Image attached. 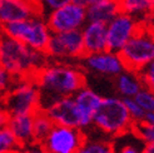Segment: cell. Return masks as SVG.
Listing matches in <instances>:
<instances>
[{"instance_id":"cell-1","label":"cell","mask_w":154,"mask_h":153,"mask_svg":"<svg viewBox=\"0 0 154 153\" xmlns=\"http://www.w3.org/2000/svg\"><path fill=\"white\" fill-rule=\"evenodd\" d=\"M42 94V109L58 98L73 97L87 86V73L73 62L48 60L33 76Z\"/></svg>"},{"instance_id":"cell-2","label":"cell","mask_w":154,"mask_h":153,"mask_svg":"<svg viewBox=\"0 0 154 153\" xmlns=\"http://www.w3.org/2000/svg\"><path fill=\"white\" fill-rule=\"evenodd\" d=\"M44 52H38L0 32V67L18 78L32 76L48 62Z\"/></svg>"},{"instance_id":"cell-3","label":"cell","mask_w":154,"mask_h":153,"mask_svg":"<svg viewBox=\"0 0 154 153\" xmlns=\"http://www.w3.org/2000/svg\"><path fill=\"white\" fill-rule=\"evenodd\" d=\"M133 126L134 123L129 116L123 98L110 95L102 99V103L93 118L94 128L110 138H114L133 129Z\"/></svg>"},{"instance_id":"cell-4","label":"cell","mask_w":154,"mask_h":153,"mask_svg":"<svg viewBox=\"0 0 154 153\" xmlns=\"http://www.w3.org/2000/svg\"><path fill=\"white\" fill-rule=\"evenodd\" d=\"M119 55L125 69L140 73L154 60V27L142 23L139 30L119 52Z\"/></svg>"},{"instance_id":"cell-5","label":"cell","mask_w":154,"mask_h":153,"mask_svg":"<svg viewBox=\"0 0 154 153\" xmlns=\"http://www.w3.org/2000/svg\"><path fill=\"white\" fill-rule=\"evenodd\" d=\"M0 32L38 52H45L53 34L43 14L4 25Z\"/></svg>"},{"instance_id":"cell-6","label":"cell","mask_w":154,"mask_h":153,"mask_svg":"<svg viewBox=\"0 0 154 153\" xmlns=\"http://www.w3.org/2000/svg\"><path fill=\"white\" fill-rule=\"evenodd\" d=\"M9 116L34 114L42 109V94L33 78H21L9 93L0 99Z\"/></svg>"},{"instance_id":"cell-7","label":"cell","mask_w":154,"mask_h":153,"mask_svg":"<svg viewBox=\"0 0 154 153\" xmlns=\"http://www.w3.org/2000/svg\"><path fill=\"white\" fill-rule=\"evenodd\" d=\"M49 60L76 62L85 55L80 30L66 33H53L45 49Z\"/></svg>"},{"instance_id":"cell-8","label":"cell","mask_w":154,"mask_h":153,"mask_svg":"<svg viewBox=\"0 0 154 153\" xmlns=\"http://www.w3.org/2000/svg\"><path fill=\"white\" fill-rule=\"evenodd\" d=\"M51 33H66L82 30L87 24V8L72 2L44 15Z\"/></svg>"},{"instance_id":"cell-9","label":"cell","mask_w":154,"mask_h":153,"mask_svg":"<svg viewBox=\"0 0 154 153\" xmlns=\"http://www.w3.org/2000/svg\"><path fill=\"white\" fill-rule=\"evenodd\" d=\"M87 138V133L79 128L54 124L42 147L48 153H76Z\"/></svg>"},{"instance_id":"cell-10","label":"cell","mask_w":154,"mask_h":153,"mask_svg":"<svg viewBox=\"0 0 154 153\" xmlns=\"http://www.w3.org/2000/svg\"><path fill=\"white\" fill-rule=\"evenodd\" d=\"M80 67L84 72L91 73L104 78H115L123 70H125L124 63L119 55V53L112 50H103L94 54H85L80 60Z\"/></svg>"},{"instance_id":"cell-11","label":"cell","mask_w":154,"mask_h":153,"mask_svg":"<svg viewBox=\"0 0 154 153\" xmlns=\"http://www.w3.org/2000/svg\"><path fill=\"white\" fill-rule=\"evenodd\" d=\"M140 25L139 20L120 11L106 24L108 50L119 53L139 30Z\"/></svg>"},{"instance_id":"cell-12","label":"cell","mask_w":154,"mask_h":153,"mask_svg":"<svg viewBox=\"0 0 154 153\" xmlns=\"http://www.w3.org/2000/svg\"><path fill=\"white\" fill-rule=\"evenodd\" d=\"M54 124L80 129V113L73 97L58 98L43 108Z\"/></svg>"},{"instance_id":"cell-13","label":"cell","mask_w":154,"mask_h":153,"mask_svg":"<svg viewBox=\"0 0 154 153\" xmlns=\"http://www.w3.org/2000/svg\"><path fill=\"white\" fill-rule=\"evenodd\" d=\"M42 14L35 0H0V28Z\"/></svg>"},{"instance_id":"cell-14","label":"cell","mask_w":154,"mask_h":153,"mask_svg":"<svg viewBox=\"0 0 154 153\" xmlns=\"http://www.w3.org/2000/svg\"><path fill=\"white\" fill-rule=\"evenodd\" d=\"M73 98L80 113V118H82L80 129L87 133L88 129L93 127L94 114L99 108V105H100L103 97L93 88L85 86L80 90L76 92L73 95Z\"/></svg>"},{"instance_id":"cell-15","label":"cell","mask_w":154,"mask_h":153,"mask_svg":"<svg viewBox=\"0 0 154 153\" xmlns=\"http://www.w3.org/2000/svg\"><path fill=\"white\" fill-rule=\"evenodd\" d=\"M85 54H94L108 49L106 24L97 21H87L80 30Z\"/></svg>"},{"instance_id":"cell-16","label":"cell","mask_w":154,"mask_h":153,"mask_svg":"<svg viewBox=\"0 0 154 153\" xmlns=\"http://www.w3.org/2000/svg\"><path fill=\"white\" fill-rule=\"evenodd\" d=\"M6 127L17 139L19 147L28 148L34 141V114H17L9 116Z\"/></svg>"},{"instance_id":"cell-17","label":"cell","mask_w":154,"mask_h":153,"mask_svg":"<svg viewBox=\"0 0 154 153\" xmlns=\"http://www.w3.org/2000/svg\"><path fill=\"white\" fill-rule=\"evenodd\" d=\"M143 87L144 84L139 73H135L128 69L123 70L119 75L114 78V88L117 90L118 97L123 99L134 98Z\"/></svg>"},{"instance_id":"cell-18","label":"cell","mask_w":154,"mask_h":153,"mask_svg":"<svg viewBox=\"0 0 154 153\" xmlns=\"http://www.w3.org/2000/svg\"><path fill=\"white\" fill-rule=\"evenodd\" d=\"M119 13L120 8L118 0H103L100 3L87 8L88 21H97L103 24H108Z\"/></svg>"},{"instance_id":"cell-19","label":"cell","mask_w":154,"mask_h":153,"mask_svg":"<svg viewBox=\"0 0 154 153\" xmlns=\"http://www.w3.org/2000/svg\"><path fill=\"white\" fill-rule=\"evenodd\" d=\"M114 153H142L145 143L134 129L122 133L110 141Z\"/></svg>"},{"instance_id":"cell-20","label":"cell","mask_w":154,"mask_h":153,"mask_svg":"<svg viewBox=\"0 0 154 153\" xmlns=\"http://www.w3.org/2000/svg\"><path fill=\"white\" fill-rule=\"evenodd\" d=\"M120 11L128 14L140 23H147L152 17L150 0H118Z\"/></svg>"},{"instance_id":"cell-21","label":"cell","mask_w":154,"mask_h":153,"mask_svg":"<svg viewBox=\"0 0 154 153\" xmlns=\"http://www.w3.org/2000/svg\"><path fill=\"white\" fill-rule=\"evenodd\" d=\"M53 127H54L53 120L49 118V116L44 109H39L36 113H34V141L35 143L42 144Z\"/></svg>"},{"instance_id":"cell-22","label":"cell","mask_w":154,"mask_h":153,"mask_svg":"<svg viewBox=\"0 0 154 153\" xmlns=\"http://www.w3.org/2000/svg\"><path fill=\"white\" fill-rule=\"evenodd\" d=\"M76 153H114L112 142L108 139H88Z\"/></svg>"},{"instance_id":"cell-23","label":"cell","mask_w":154,"mask_h":153,"mask_svg":"<svg viewBox=\"0 0 154 153\" xmlns=\"http://www.w3.org/2000/svg\"><path fill=\"white\" fill-rule=\"evenodd\" d=\"M134 99L145 113L154 112V89L144 86L139 90V93L134 97Z\"/></svg>"},{"instance_id":"cell-24","label":"cell","mask_w":154,"mask_h":153,"mask_svg":"<svg viewBox=\"0 0 154 153\" xmlns=\"http://www.w3.org/2000/svg\"><path fill=\"white\" fill-rule=\"evenodd\" d=\"M20 79L21 78H18V76H15L10 72L0 67V98H3L5 94L9 93L19 83Z\"/></svg>"},{"instance_id":"cell-25","label":"cell","mask_w":154,"mask_h":153,"mask_svg":"<svg viewBox=\"0 0 154 153\" xmlns=\"http://www.w3.org/2000/svg\"><path fill=\"white\" fill-rule=\"evenodd\" d=\"M15 148H19V144L10 129L6 126L0 127V153H6Z\"/></svg>"},{"instance_id":"cell-26","label":"cell","mask_w":154,"mask_h":153,"mask_svg":"<svg viewBox=\"0 0 154 153\" xmlns=\"http://www.w3.org/2000/svg\"><path fill=\"white\" fill-rule=\"evenodd\" d=\"M123 101H124V104L127 107L128 113H129L130 118H132L133 123L137 124V123L143 122V119L145 117V112L140 108V105L135 102V99L134 98H125V99H123Z\"/></svg>"},{"instance_id":"cell-27","label":"cell","mask_w":154,"mask_h":153,"mask_svg":"<svg viewBox=\"0 0 154 153\" xmlns=\"http://www.w3.org/2000/svg\"><path fill=\"white\" fill-rule=\"evenodd\" d=\"M133 129L144 141L145 144H153L154 146V126L153 124H147L144 122H140V123L134 124Z\"/></svg>"},{"instance_id":"cell-28","label":"cell","mask_w":154,"mask_h":153,"mask_svg":"<svg viewBox=\"0 0 154 153\" xmlns=\"http://www.w3.org/2000/svg\"><path fill=\"white\" fill-rule=\"evenodd\" d=\"M72 2H74V0H38L36 3L39 5L40 13L43 15H45V14H48V13L55 10L65 4L72 3Z\"/></svg>"},{"instance_id":"cell-29","label":"cell","mask_w":154,"mask_h":153,"mask_svg":"<svg viewBox=\"0 0 154 153\" xmlns=\"http://www.w3.org/2000/svg\"><path fill=\"white\" fill-rule=\"evenodd\" d=\"M139 75H140L143 84L145 87L154 89V60L144 68V69L139 73Z\"/></svg>"},{"instance_id":"cell-30","label":"cell","mask_w":154,"mask_h":153,"mask_svg":"<svg viewBox=\"0 0 154 153\" xmlns=\"http://www.w3.org/2000/svg\"><path fill=\"white\" fill-rule=\"evenodd\" d=\"M8 119H9V114H8V112L3 108V105L0 104V127L6 126Z\"/></svg>"},{"instance_id":"cell-31","label":"cell","mask_w":154,"mask_h":153,"mask_svg":"<svg viewBox=\"0 0 154 153\" xmlns=\"http://www.w3.org/2000/svg\"><path fill=\"white\" fill-rule=\"evenodd\" d=\"M26 149H28L29 153H48V152L44 151L42 144H39V143H33L32 146H29Z\"/></svg>"},{"instance_id":"cell-32","label":"cell","mask_w":154,"mask_h":153,"mask_svg":"<svg viewBox=\"0 0 154 153\" xmlns=\"http://www.w3.org/2000/svg\"><path fill=\"white\" fill-rule=\"evenodd\" d=\"M74 2L78 3V4H80V5L84 6V8H89V6L94 5V4H98V3L103 2V0H74Z\"/></svg>"},{"instance_id":"cell-33","label":"cell","mask_w":154,"mask_h":153,"mask_svg":"<svg viewBox=\"0 0 154 153\" xmlns=\"http://www.w3.org/2000/svg\"><path fill=\"white\" fill-rule=\"evenodd\" d=\"M143 122L144 123H147V124H153L154 126V112L145 113V117H144Z\"/></svg>"},{"instance_id":"cell-34","label":"cell","mask_w":154,"mask_h":153,"mask_svg":"<svg viewBox=\"0 0 154 153\" xmlns=\"http://www.w3.org/2000/svg\"><path fill=\"white\" fill-rule=\"evenodd\" d=\"M142 153H154V146L153 144H145Z\"/></svg>"},{"instance_id":"cell-35","label":"cell","mask_w":154,"mask_h":153,"mask_svg":"<svg viewBox=\"0 0 154 153\" xmlns=\"http://www.w3.org/2000/svg\"><path fill=\"white\" fill-rule=\"evenodd\" d=\"M6 153H29V152H28L26 148H21V147H19V148H15V149H13V151L6 152Z\"/></svg>"},{"instance_id":"cell-36","label":"cell","mask_w":154,"mask_h":153,"mask_svg":"<svg viewBox=\"0 0 154 153\" xmlns=\"http://www.w3.org/2000/svg\"><path fill=\"white\" fill-rule=\"evenodd\" d=\"M150 5H152V15H154V0H150Z\"/></svg>"},{"instance_id":"cell-37","label":"cell","mask_w":154,"mask_h":153,"mask_svg":"<svg viewBox=\"0 0 154 153\" xmlns=\"http://www.w3.org/2000/svg\"><path fill=\"white\" fill-rule=\"evenodd\" d=\"M35 2H38V0H35Z\"/></svg>"},{"instance_id":"cell-38","label":"cell","mask_w":154,"mask_h":153,"mask_svg":"<svg viewBox=\"0 0 154 153\" xmlns=\"http://www.w3.org/2000/svg\"><path fill=\"white\" fill-rule=\"evenodd\" d=\"M0 99H2V98H0Z\"/></svg>"}]
</instances>
